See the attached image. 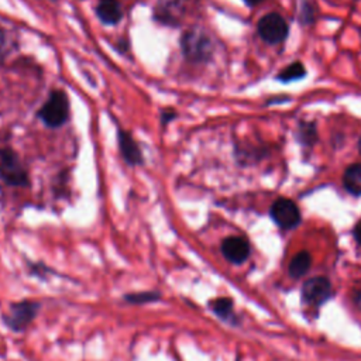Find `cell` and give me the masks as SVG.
Listing matches in <instances>:
<instances>
[{
  "instance_id": "obj_17",
  "label": "cell",
  "mask_w": 361,
  "mask_h": 361,
  "mask_svg": "<svg viewBox=\"0 0 361 361\" xmlns=\"http://www.w3.org/2000/svg\"><path fill=\"white\" fill-rule=\"evenodd\" d=\"M157 298H158V295H151V293H142V295H133V296H127V299H128V300H131V302H137V303L144 302V300H154V299H157Z\"/></svg>"
},
{
  "instance_id": "obj_19",
  "label": "cell",
  "mask_w": 361,
  "mask_h": 361,
  "mask_svg": "<svg viewBox=\"0 0 361 361\" xmlns=\"http://www.w3.org/2000/svg\"><path fill=\"white\" fill-rule=\"evenodd\" d=\"M354 237H355L357 243L361 244V223H358V224L355 226V228H354Z\"/></svg>"
},
{
  "instance_id": "obj_14",
  "label": "cell",
  "mask_w": 361,
  "mask_h": 361,
  "mask_svg": "<svg viewBox=\"0 0 361 361\" xmlns=\"http://www.w3.org/2000/svg\"><path fill=\"white\" fill-rule=\"evenodd\" d=\"M306 76V68L303 66V63H300L299 61L296 62H292L290 65H288L286 68H283L276 79L282 83H290V82H295V80H299L302 78Z\"/></svg>"
},
{
  "instance_id": "obj_7",
  "label": "cell",
  "mask_w": 361,
  "mask_h": 361,
  "mask_svg": "<svg viewBox=\"0 0 361 361\" xmlns=\"http://www.w3.org/2000/svg\"><path fill=\"white\" fill-rule=\"evenodd\" d=\"M37 310H38L37 303H32V302L16 303L11 306L8 314L6 316V322L13 330H23L35 317Z\"/></svg>"
},
{
  "instance_id": "obj_4",
  "label": "cell",
  "mask_w": 361,
  "mask_h": 361,
  "mask_svg": "<svg viewBox=\"0 0 361 361\" xmlns=\"http://www.w3.org/2000/svg\"><path fill=\"white\" fill-rule=\"evenodd\" d=\"M269 214L272 220L283 230L295 228L302 219L300 210L296 203L286 197L276 199L269 209Z\"/></svg>"
},
{
  "instance_id": "obj_16",
  "label": "cell",
  "mask_w": 361,
  "mask_h": 361,
  "mask_svg": "<svg viewBox=\"0 0 361 361\" xmlns=\"http://www.w3.org/2000/svg\"><path fill=\"white\" fill-rule=\"evenodd\" d=\"M300 20H302L303 24H312L314 21V7L307 0H305L303 4H302Z\"/></svg>"
},
{
  "instance_id": "obj_10",
  "label": "cell",
  "mask_w": 361,
  "mask_h": 361,
  "mask_svg": "<svg viewBox=\"0 0 361 361\" xmlns=\"http://www.w3.org/2000/svg\"><path fill=\"white\" fill-rule=\"evenodd\" d=\"M118 144H120V149H121V154H123L124 159L130 165H137L142 161L140 148L128 133L118 131Z\"/></svg>"
},
{
  "instance_id": "obj_8",
  "label": "cell",
  "mask_w": 361,
  "mask_h": 361,
  "mask_svg": "<svg viewBox=\"0 0 361 361\" xmlns=\"http://www.w3.org/2000/svg\"><path fill=\"white\" fill-rule=\"evenodd\" d=\"M221 252L233 264H241L250 254V245L243 237H227L221 243Z\"/></svg>"
},
{
  "instance_id": "obj_12",
  "label": "cell",
  "mask_w": 361,
  "mask_h": 361,
  "mask_svg": "<svg viewBox=\"0 0 361 361\" xmlns=\"http://www.w3.org/2000/svg\"><path fill=\"white\" fill-rule=\"evenodd\" d=\"M295 137L305 147H312L314 142H317V130L314 121H302L296 128Z\"/></svg>"
},
{
  "instance_id": "obj_2",
  "label": "cell",
  "mask_w": 361,
  "mask_h": 361,
  "mask_svg": "<svg viewBox=\"0 0 361 361\" xmlns=\"http://www.w3.org/2000/svg\"><path fill=\"white\" fill-rule=\"evenodd\" d=\"M257 30L261 39L272 45L285 41L289 34V25L286 20L278 13H268L261 17L257 24Z\"/></svg>"
},
{
  "instance_id": "obj_9",
  "label": "cell",
  "mask_w": 361,
  "mask_h": 361,
  "mask_svg": "<svg viewBox=\"0 0 361 361\" xmlns=\"http://www.w3.org/2000/svg\"><path fill=\"white\" fill-rule=\"evenodd\" d=\"M96 14L104 24H116L123 16L121 6L117 0H99Z\"/></svg>"
},
{
  "instance_id": "obj_6",
  "label": "cell",
  "mask_w": 361,
  "mask_h": 361,
  "mask_svg": "<svg viewBox=\"0 0 361 361\" xmlns=\"http://www.w3.org/2000/svg\"><path fill=\"white\" fill-rule=\"evenodd\" d=\"M303 299L313 306L322 305L331 295V285L324 276H316L305 282L303 285Z\"/></svg>"
},
{
  "instance_id": "obj_22",
  "label": "cell",
  "mask_w": 361,
  "mask_h": 361,
  "mask_svg": "<svg viewBox=\"0 0 361 361\" xmlns=\"http://www.w3.org/2000/svg\"><path fill=\"white\" fill-rule=\"evenodd\" d=\"M358 151H360V154H361V137H360V140H358Z\"/></svg>"
},
{
  "instance_id": "obj_1",
  "label": "cell",
  "mask_w": 361,
  "mask_h": 361,
  "mask_svg": "<svg viewBox=\"0 0 361 361\" xmlns=\"http://www.w3.org/2000/svg\"><path fill=\"white\" fill-rule=\"evenodd\" d=\"M69 116V102L63 92L54 90L38 111V117L48 127L62 126Z\"/></svg>"
},
{
  "instance_id": "obj_18",
  "label": "cell",
  "mask_w": 361,
  "mask_h": 361,
  "mask_svg": "<svg viewBox=\"0 0 361 361\" xmlns=\"http://www.w3.org/2000/svg\"><path fill=\"white\" fill-rule=\"evenodd\" d=\"M4 51H6V37H4V32L0 30V61L4 58Z\"/></svg>"
},
{
  "instance_id": "obj_5",
  "label": "cell",
  "mask_w": 361,
  "mask_h": 361,
  "mask_svg": "<svg viewBox=\"0 0 361 361\" xmlns=\"http://www.w3.org/2000/svg\"><path fill=\"white\" fill-rule=\"evenodd\" d=\"M182 49L189 59L206 61L212 54V42L206 34L193 30L183 35Z\"/></svg>"
},
{
  "instance_id": "obj_3",
  "label": "cell",
  "mask_w": 361,
  "mask_h": 361,
  "mask_svg": "<svg viewBox=\"0 0 361 361\" xmlns=\"http://www.w3.org/2000/svg\"><path fill=\"white\" fill-rule=\"evenodd\" d=\"M0 176L13 186H25L28 183L27 171L11 149H0Z\"/></svg>"
},
{
  "instance_id": "obj_15",
  "label": "cell",
  "mask_w": 361,
  "mask_h": 361,
  "mask_svg": "<svg viewBox=\"0 0 361 361\" xmlns=\"http://www.w3.org/2000/svg\"><path fill=\"white\" fill-rule=\"evenodd\" d=\"M212 309L221 319H228L233 316V302L228 298L216 299L212 302Z\"/></svg>"
},
{
  "instance_id": "obj_11",
  "label": "cell",
  "mask_w": 361,
  "mask_h": 361,
  "mask_svg": "<svg viewBox=\"0 0 361 361\" xmlns=\"http://www.w3.org/2000/svg\"><path fill=\"white\" fill-rule=\"evenodd\" d=\"M344 189L353 196H361V164L355 162L344 171L343 175Z\"/></svg>"
},
{
  "instance_id": "obj_20",
  "label": "cell",
  "mask_w": 361,
  "mask_h": 361,
  "mask_svg": "<svg viewBox=\"0 0 361 361\" xmlns=\"http://www.w3.org/2000/svg\"><path fill=\"white\" fill-rule=\"evenodd\" d=\"M264 0H244V3L247 4V6H250V7H254V6H257V4H259V3H262Z\"/></svg>"
},
{
  "instance_id": "obj_21",
  "label": "cell",
  "mask_w": 361,
  "mask_h": 361,
  "mask_svg": "<svg viewBox=\"0 0 361 361\" xmlns=\"http://www.w3.org/2000/svg\"><path fill=\"white\" fill-rule=\"evenodd\" d=\"M357 303H358V306L361 307V292L358 293V298H357Z\"/></svg>"
},
{
  "instance_id": "obj_13",
  "label": "cell",
  "mask_w": 361,
  "mask_h": 361,
  "mask_svg": "<svg viewBox=\"0 0 361 361\" xmlns=\"http://www.w3.org/2000/svg\"><path fill=\"white\" fill-rule=\"evenodd\" d=\"M312 265V257L307 251L298 252L289 262V272L293 278L303 276Z\"/></svg>"
}]
</instances>
